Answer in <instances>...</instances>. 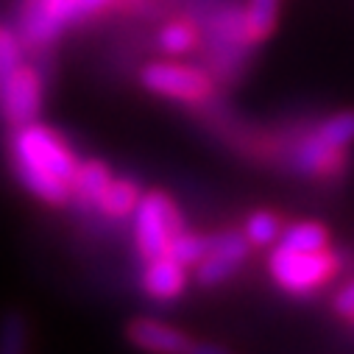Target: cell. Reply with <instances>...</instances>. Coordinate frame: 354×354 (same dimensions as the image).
Returning <instances> with one entry per match:
<instances>
[{"label": "cell", "instance_id": "cell-3", "mask_svg": "<svg viewBox=\"0 0 354 354\" xmlns=\"http://www.w3.org/2000/svg\"><path fill=\"white\" fill-rule=\"evenodd\" d=\"M340 268L335 254L326 251H293L285 245H277V251L268 259V271L277 279V285L288 293L307 296L326 285Z\"/></svg>", "mask_w": 354, "mask_h": 354}, {"label": "cell", "instance_id": "cell-9", "mask_svg": "<svg viewBox=\"0 0 354 354\" xmlns=\"http://www.w3.org/2000/svg\"><path fill=\"white\" fill-rule=\"evenodd\" d=\"M288 165L304 176H329V173H340V167L346 165V151L326 145L321 137L310 131L290 148Z\"/></svg>", "mask_w": 354, "mask_h": 354}, {"label": "cell", "instance_id": "cell-22", "mask_svg": "<svg viewBox=\"0 0 354 354\" xmlns=\"http://www.w3.org/2000/svg\"><path fill=\"white\" fill-rule=\"evenodd\" d=\"M190 354H232L226 346H218V343H204V340H196Z\"/></svg>", "mask_w": 354, "mask_h": 354}, {"label": "cell", "instance_id": "cell-19", "mask_svg": "<svg viewBox=\"0 0 354 354\" xmlns=\"http://www.w3.org/2000/svg\"><path fill=\"white\" fill-rule=\"evenodd\" d=\"M26 42L12 28H0V84H3L20 64H23Z\"/></svg>", "mask_w": 354, "mask_h": 354}, {"label": "cell", "instance_id": "cell-17", "mask_svg": "<svg viewBox=\"0 0 354 354\" xmlns=\"http://www.w3.org/2000/svg\"><path fill=\"white\" fill-rule=\"evenodd\" d=\"M315 137H321L326 145L332 148H348L354 142V112H337V115H329L326 120H321L315 129H313Z\"/></svg>", "mask_w": 354, "mask_h": 354}, {"label": "cell", "instance_id": "cell-10", "mask_svg": "<svg viewBox=\"0 0 354 354\" xmlns=\"http://www.w3.org/2000/svg\"><path fill=\"white\" fill-rule=\"evenodd\" d=\"M142 288L156 301L179 299L185 293V288H187V268L179 259H173L170 254L148 259L145 274H142Z\"/></svg>", "mask_w": 354, "mask_h": 354}, {"label": "cell", "instance_id": "cell-18", "mask_svg": "<svg viewBox=\"0 0 354 354\" xmlns=\"http://www.w3.org/2000/svg\"><path fill=\"white\" fill-rule=\"evenodd\" d=\"M245 237L251 240V245H274L279 243L282 237V223L274 212H254L248 221H245Z\"/></svg>", "mask_w": 354, "mask_h": 354}, {"label": "cell", "instance_id": "cell-5", "mask_svg": "<svg viewBox=\"0 0 354 354\" xmlns=\"http://www.w3.org/2000/svg\"><path fill=\"white\" fill-rule=\"evenodd\" d=\"M142 86L153 95L185 101V104H201L212 95V78L201 67L176 64V62H151L140 73Z\"/></svg>", "mask_w": 354, "mask_h": 354}, {"label": "cell", "instance_id": "cell-21", "mask_svg": "<svg viewBox=\"0 0 354 354\" xmlns=\"http://www.w3.org/2000/svg\"><path fill=\"white\" fill-rule=\"evenodd\" d=\"M335 313L343 315V318H354V279L343 290H337V296H335Z\"/></svg>", "mask_w": 354, "mask_h": 354}, {"label": "cell", "instance_id": "cell-13", "mask_svg": "<svg viewBox=\"0 0 354 354\" xmlns=\"http://www.w3.org/2000/svg\"><path fill=\"white\" fill-rule=\"evenodd\" d=\"M245 15V31L248 39L257 45L262 39H268L277 28V15H279V0H248V6L243 9Z\"/></svg>", "mask_w": 354, "mask_h": 354}, {"label": "cell", "instance_id": "cell-2", "mask_svg": "<svg viewBox=\"0 0 354 354\" xmlns=\"http://www.w3.org/2000/svg\"><path fill=\"white\" fill-rule=\"evenodd\" d=\"M112 3L115 0H23L20 37L26 48H48L62 37V31L101 15Z\"/></svg>", "mask_w": 354, "mask_h": 354}, {"label": "cell", "instance_id": "cell-7", "mask_svg": "<svg viewBox=\"0 0 354 354\" xmlns=\"http://www.w3.org/2000/svg\"><path fill=\"white\" fill-rule=\"evenodd\" d=\"M248 251H251V240L245 237V232H218V234H212L209 254L196 265L198 285L215 288V285L226 282L232 274H237L243 268V262L248 259Z\"/></svg>", "mask_w": 354, "mask_h": 354}, {"label": "cell", "instance_id": "cell-11", "mask_svg": "<svg viewBox=\"0 0 354 354\" xmlns=\"http://www.w3.org/2000/svg\"><path fill=\"white\" fill-rule=\"evenodd\" d=\"M109 185H112L109 165H104L98 159H84L78 165L75 179H73V196H70V201H75L81 209H95L101 193Z\"/></svg>", "mask_w": 354, "mask_h": 354}, {"label": "cell", "instance_id": "cell-14", "mask_svg": "<svg viewBox=\"0 0 354 354\" xmlns=\"http://www.w3.org/2000/svg\"><path fill=\"white\" fill-rule=\"evenodd\" d=\"M279 245L293 248V251H326L329 248V232L321 223H293L288 229H282Z\"/></svg>", "mask_w": 354, "mask_h": 354}, {"label": "cell", "instance_id": "cell-6", "mask_svg": "<svg viewBox=\"0 0 354 354\" xmlns=\"http://www.w3.org/2000/svg\"><path fill=\"white\" fill-rule=\"evenodd\" d=\"M45 98V81L34 64H20L3 84H0V118L12 129L34 123Z\"/></svg>", "mask_w": 354, "mask_h": 354}, {"label": "cell", "instance_id": "cell-20", "mask_svg": "<svg viewBox=\"0 0 354 354\" xmlns=\"http://www.w3.org/2000/svg\"><path fill=\"white\" fill-rule=\"evenodd\" d=\"M28 346V329L23 315H6L0 324V354H26Z\"/></svg>", "mask_w": 354, "mask_h": 354}, {"label": "cell", "instance_id": "cell-1", "mask_svg": "<svg viewBox=\"0 0 354 354\" xmlns=\"http://www.w3.org/2000/svg\"><path fill=\"white\" fill-rule=\"evenodd\" d=\"M81 159L42 123H26L12 134V167L20 185L45 204H67Z\"/></svg>", "mask_w": 354, "mask_h": 354}, {"label": "cell", "instance_id": "cell-16", "mask_svg": "<svg viewBox=\"0 0 354 354\" xmlns=\"http://www.w3.org/2000/svg\"><path fill=\"white\" fill-rule=\"evenodd\" d=\"M156 45L167 56H185L198 45V28L193 23H185V20H173L159 31Z\"/></svg>", "mask_w": 354, "mask_h": 354}, {"label": "cell", "instance_id": "cell-15", "mask_svg": "<svg viewBox=\"0 0 354 354\" xmlns=\"http://www.w3.org/2000/svg\"><path fill=\"white\" fill-rule=\"evenodd\" d=\"M209 245H212V234H198V232L182 229L179 234L173 237L167 254H170L173 259H179L185 268H193V265H198V262L209 254Z\"/></svg>", "mask_w": 354, "mask_h": 354}, {"label": "cell", "instance_id": "cell-12", "mask_svg": "<svg viewBox=\"0 0 354 354\" xmlns=\"http://www.w3.org/2000/svg\"><path fill=\"white\" fill-rule=\"evenodd\" d=\"M140 198H142V193H140V187H137L131 179H112V185L101 193L95 209H98L101 215L118 221V218H129V215H134Z\"/></svg>", "mask_w": 354, "mask_h": 354}, {"label": "cell", "instance_id": "cell-8", "mask_svg": "<svg viewBox=\"0 0 354 354\" xmlns=\"http://www.w3.org/2000/svg\"><path fill=\"white\" fill-rule=\"evenodd\" d=\"M129 340L145 354H190L193 337L156 318H134L129 324Z\"/></svg>", "mask_w": 354, "mask_h": 354}, {"label": "cell", "instance_id": "cell-4", "mask_svg": "<svg viewBox=\"0 0 354 354\" xmlns=\"http://www.w3.org/2000/svg\"><path fill=\"white\" fill-rule=\"evenodd\" d=\"M131 218H134V243L145 262L167 254L173 237L185 229L179 209L170 204L165 193H145Z\"/></svg>", "mask_w": 354, "mask_h": 354}]
</instances>
